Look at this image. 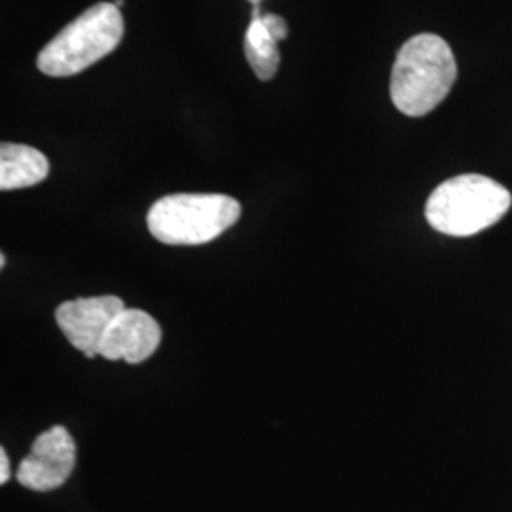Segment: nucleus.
Masks as SVG:
<instances>
[{
  "instance_id": "nucleus-7",
  "label": "nucleus",
  "mask_w": 512,
  "mask_h": 512,
  "mask_svg": "<svg viewBox=\"0 0 512 512\" xmlns=\"http://www.w3.org/2000/svg\"><path fill=\"white\" fill-rule=\"evenodd\" d=\"M162 344L158 321L137 308H126L110 325L97 353L107 361H126L139 365L147 361Z\"/></svg>"
},
{
  "instance_id": "nucleus-5",
  "label": "nucleus",
  "mask_w": 512,
  "mask_h": 512,
  "mask_svg": "<svg viewBox=\"0 0 512 512\" xmlns=\"http://www.w3.org/2000/svg\"><path fill=\"white\" fill-rule=\"evenodd\" d=\"M76 465V444L63 425H54L38 435L29 456L19 463L18 482L33 492L61 488Z\"/></svg>"
},
{
  "instance_id": "nucleus-10",
  "label": "nucleus",
  "mask_w": 512,
  "mask_h": 512,
  "mask_svg": "<svg viewBox=\"0 0 512 512\" xmlns=\"http://www.w3.org/2000/svg\"><path fill=\"white\" fill-rule=\"evenodd\" d=\"M262 23H264L268 35L274 38L277 44L289 37V25L281 16H277V14H262Z\"/></svg>"
},
{
  "instance_id": "nucleus-8",
  "label": "nucleus",
  "mask_w": 512,
  "mask_h": 512,
  "mask_svg": "<svg viewBox=\"0 0 512 512\" xmlns=\"http://www.w3.org/2000/svg\"><path fill=\"white\" fill-rule=\"evenodd\" d=\"M50 173L48 158L37 148L2 143L0 145V190H19L42 183Z\"/></svg>"
},
{
  "instance_id": "nucleus-12",
  "label": "nucleus",
  "mask_w": 512,
  "mask_h": 512,
  "mask_svg": "<svg viewBox=\"0 0 512 512\" xmlns=\"http://www.w3.org/2000/svg\"><path fill=\"white\" fill-rule=\"evenodd\" d=\"M6 266V256L0 255V268H4Z\"/></svg>"
},
{
  "instance_id": "nucleus-13",
  "label": "nucleus",
  "mask_w": 512,
  "mask_h": 512,
  "mask_svg": "<svg viewBox=\"0 0 512 512\" xmlns=\"http://www.w3.org/2000/svg\"><path fill=\"white\" fill-rule=\"evenodd\" d=\"M114 4H116L118 8H122V6H124V0H114Z\"/></svg>"
},
{
  "instance_id": "nucleus-2",
  "label": "nucleus",
  "mask_w": 512,
  "mask_h": 512,
  "mask_svg": "<svg viewBox=\"0 0 512 512\" xmlns=\"http://www.w3.org/2000/svg\"><path fill=\"white\" fill-rule=\"evenodd\" d=\"M511 205V192L503 184L484 175H459L429 196L425 217L440 234L467 238L494 226Z\"/></svg>"
},
{
  "instance_id": "nucleus-4",
  "label": "nucleus",
  "mask_w": 512,
  "mask_h": 512,
  "mask_svg": "<svg viewBox=\"0 0 512 512\" xmlns=\"http://www.w3.org/2000/svg\"><path fill=\"white\" fill-rule=\"evenodd\" d=\"M241 217L238 200L224 194H171L150 207V234L165 245H203Z\"/></svg>"
},
{
  "instance_id": "nucleus-14",
  "label": "nucleus",
  "mask_w": 512,
  "mask_h": 512,
  "mask_svg": "<svg viewBox=\"0 0 512 512\" xmlns=\"http://www.w3.org/2000/svg\"><path fill=\"white\" fill-rule=\"evenodd\" d=\"M249 2H253V4H260V0H249Z\"/></svg>"
},
{
  "instance_id": "nucleus-3",
  "label": "nucleus",
  "mask_w": 512,
  "mask_h": 512,
  "mask_svg": "<svg viewBox=\"0 0 512 512\" xmlns=\"http://www.w3.org/2000/svg\"><path fill=\"white\" fill-rule=\"evenodd\" d=\"M122 37L124 18L120 8L114 2H99L44 46L37 67L46 76H74L114 52Z\"/></svg>"
},
{
  "instance_id": "nucleus-1",
  "label": "nucleus",
  "mask_w": 512,
  "mask_h": 512,
  "mask_svg": "<svg viewBox=\"0 0 512 512\" xmlns=\"http://www.w3.org/2000/svg\"><path fill=\"white\" fill-rule=\"evenodd\" d=\"M456 76L458 65L450 44L439 35H416L404 42L393 65V105L406 116H425L446 99Z\"/></svg>"
},
{
  "instance_id": "nucleus-9",
  "label": "nucleus",
  "mask_w": 512,
  "mask_h": 512,
  "mask_svg": "<svg viewBox=\"0 0 512 512\" xmlns=\"http://www.w3.org/2000/svg\"><path fill=\"white\" fill-rule=\"evenodd\" d=\"M245 57L258 76V80L262 82L272 80L281 63L277 42L268 35L262 23L260 4H253V18L245 33Z\"/></svg>"
},
{
  "instance_id": "nucleus-6",
  "label": "nucleus",
  "mask_w": 512,
  "mask_h": 512,
  "mask_svg": "<svg viewBox=\"0 0 512 512\" xmlns=\"http://www.w3.org/2000/svg\"><path fill=\"white\" fill-rule=\"evenodd\" d=\"M124 310V300L114 294L76 298L59 304L55 321L74 348L93 359L112 321Z\"/></svg>"
},
{
  "instance_id": "nucleus-11",
  "label": "nucleus",
  "mask_w": 512,
  "mask_h": 512,
  "mask_svg": "<svg viewBox=\"0 0 512 512\" xmlns=\"http://www.w3.org/2000/svg\"><path fill=\"white\" fill-rule=\"evenodd\" d=\"M10 476H12V471H10V459H8L6 450L2 448V450H0V484H6V482L10 480Z\"/></svg>"
}]
</instances>
